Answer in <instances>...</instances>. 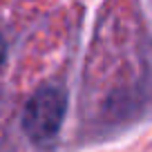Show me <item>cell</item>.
I'll use <instances>...</instances> for the list:
<instances>
[{"mask_svg":"<svg viewBox=\"0 0 152 152\" xmlns=\"http://www.w3.org/2000/svg\"><path fill=\"white\" fill-rule=\"evenodd\" d=\"M67 101L58 87H43L27 101L23 112V128L34 141H47L58 132L65 116Z\"/></svg>","mask_w":152,"mask_h":152,"instance_id":"obj_1","label":"cell"},{"mask_svg":"<svg viewBox=\"0 0 152 152\" xmlns=\"http://www.w3.org/2000/svg\"><path fill=\"white\" fill-rule=\"evenodd\" d=\"M5 61V45H2V38H0V65Z\"/></svg>","mask_w":152,"mask_h":152,"instance_id":"obj_2","label":"cell"}]
</instances>
